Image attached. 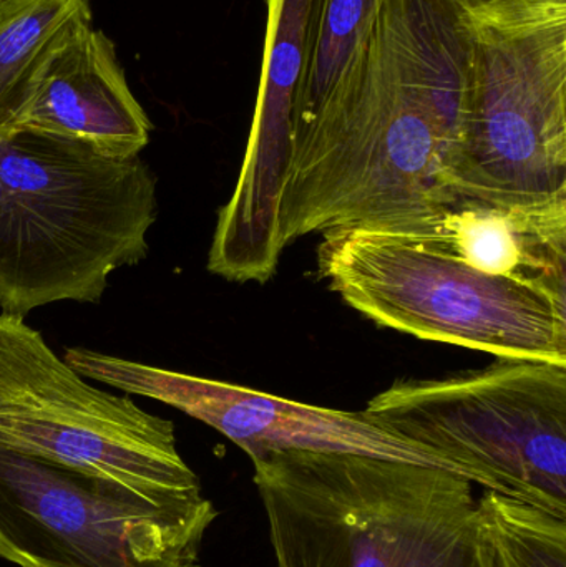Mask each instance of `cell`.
<instances>
[{
	"mask_svg": "<svg viewBox=\"0 0 566 567\" xmlns=\"http://www.w3.org/2000/svg\"><path fill=\"white\" fill-rule=\"evenodd\" d=\"M85 23L90 0H0V130L12 126L43 66Z\"/></svg>",
	"mask_w": 566,
	"mask_h": 567,
	"instance_id": "4fadbf2b",
	"label": "cell"
},
{
	"mask_svg": "<svg viewBox=\"0 0 566 567\" xmlns=\"http://www.w3.org/2000/svg\"><path fill=\"white\" fill-rule=\"evenodd\" d=\"M218 512L0 445V558L19 567H202Z\"/></svg>",
	"mask_w": 566,
	"mask_h": 567,
	"instance_id": "8992f818",
	"label": "cell"
},
{
	"mask_svg": "<svg viewBox=\"0 0 566 567\" xmlns=\"http://www.w3.org/2000/svg\"><path fill=\"white\" fill-rule=\"evenodd\" d=\"M467 73V30L452 0H382L328 95L291 136L282 248L451 198Z\"/></svg>",
	"mask_w": 566,
	"mask_h": 567,
	"instance_id": "6da1fadb",
	"label": "cell"
},
{
	"mask_svg": "<svg viewBox=\"0 0 566 567\" xmlns=\"http://www.w3.org/2000/svg\"><path fill=\"white\" fill-rule=\"evenodd\" d=\"M29 130L90 146L110 158H135L152 122L130 90L115 43L85 23L53 53L32 95L7 130Z\"/></svg>",
	"mask_w": 566,
	"mask_h": 567,
	"instance_id": "7c38bea8",
	"label": "cell"
},
{
	"mask_svg": "<svg viewBox=\"0 0 566 567\" xmlns=\"http://www.w3.org/2000/svg\"><path fill=\"white\" fill-rule=\"evenodd\" d=\"M318 272L378 326L502 359L566 365V303L534 287L362 228L322 235Z\"/></svg>",
	"mask_w": 566,
	"mask_h": 567,
	"instance_id": "5b68a950",
	"label": "cell"
},
{
	"mask_svg": "<svg viewBox=\"0 0 566 567\" xmlns=\"http://www.w3.org/2000/svg\"><path fill=\"white\" fill-rule=\"evenodd\" d=\"M465 29L522 32L566 23V0H452Z\"/></svg>",
	"mask_w": 566,
	"mask_h": 567,
	"instance_id": "2e32d148",
	"label": "cell"
},
{
	"mask_svg": "<svg viewBox=\"0 0 566 567\" xmlns=\"http://www.w3.org/2000/svg\"><path fill=\"white\" fill-rule=\"evenodd\" d=\"M156 178L140 156L0 130V309L99 302L113 271L148 256Z\"/></svg>",
	"mask_w": 566,
	"mask_h": 567,
	"instance_id": "3957f363",
	"label": "cell"
},
{
	"mask_svg": "<svg viewBox=\"0 0 566 567\" xmlns=\"http://www.w3.org/2000/svg\"><path fill=\"white\" fill-rule=\"evenodd\" d=\"M63 360L85 379L175 406L231 440L251 460L288 450L352 453L447 470L471 482L461 466L392 435L362 412L292 402L82 347L66 349Z\"/></svg>",
	"mask_w": 566,
	"mask_h": 567,
	"instance_id": "9c48e42d",
	"label": "cell"
},
{
	"mask_svg": "<svg viewBox=\"0 0 566 567\" xmlns=\"http://www.w3.org/2000/svg\"><path fill=\"white\" fill-rule=\"evenodd\" d=\"M251 462L278 567H504L457 473L302 450Z\"/></svg>",
	"mask_w": 566,
	"mask_h": 567,
	"instance_id": "7a4b0ae2",
	"label": "cell"
},
{
	"mask_svg": "<svg viewBox=\"0 0 566 567\" xmlns=\"http://www.w3.org/2000/svg\"><path fill=\"white\" fill-rule=\"evenodd\" d=\"M266 6L265 59L251 133L231 198L219 209L208 252V271L239 284L268 282L285 251L279 239V202L315 0H266Z\"/></svg>",
	"mask_w": 566,
	"mask_h": 567,
	"instance_id": "30bf717a",
	"label": "cell"
},
{
	"mask_svg": "<svg viewBox=\"0 0 566 567\" xmlns=\"http://www.w3.org/2000/svg\"><path fill=\"white\" fill-rule=\"evenodd\" d=\"M478 509L504 567H566V519L487 489Z\"/></svg>",
	"mask_w": 566,
	"mask_h": 567,
	"instance_id": "9a60e30c",
	"label": "cell"
},
{
	"mask_svg": "<svg viewBox=\"0 0 566 567\" xmlns=\"http://www.w3.org/2000/svg\"><path fill=\"white\" fill-rule=\"evenodd\" d=\"M382 0H315L305 70L292 110V132L315 115Z\"/></svg>",
	"mask_w": 566,
	"mask_h": 567,
	"instance_id": "5bb4252c",
	"label": "cell"
},
{
	"mask_svg": "<svg viewBox=\"0 0 566 567\" xmlns=\"http://www.w3.org/2000/svg\"><path fill=\"white\" fill-rule=\"evenodd\" d=\"M467 95L449 192L488 202L566 193V23L465 29Z\"/></svg>",
	"mask_w": 566,
	"mask_h": 567,
	"instance_id": "ba28073f",
	"label": "cell"
},
{
	"mask_svg": "<svg viewBox=\"0 0 566 567\" xmlns=\"http://www.w3.org/2000/svg\"><path fill=\"white\" fill-rule=\"evenodd\" d=\"M362 413L487 492L566 519V365L497 357L444 379H402Z\"/></svg>",
	"mask_w": 566,
	"mask_h": 567,
	"instance_id": "277c9868",
	"label": "cell"
},
{
	"mask_svg": "<svg viewBox=\"0 0 566 567\" xmlns=\"http://www.w3.org/2000/svg\"><path fill=\"white\" fill-rule=\"evenodd\" d=\"M371 231L534 287L566 303V193L525 203L452 193L428 212Z\"/></svg>",
	"mask_w": 566,
	"mask_h": 567,
	"instance_id": "8fae6325",
	"label": "cell"
},
{
	"mask_svg": "<svg viewBox=\"0 0 566 567\" xmlns=\"http://www.w3.org/2000/svg\"><path fill=\"white\" fill-rule=\"evenodd\" d=\"M0 445L153 496L203 493L175 425L95 389L23 317L0 313Z\"/></svg>",
	"mask_w": 566,
	"mask_h": 567,
	"instance_id": "52a82bcc",
	"label": "cell"
}]
</instances>
